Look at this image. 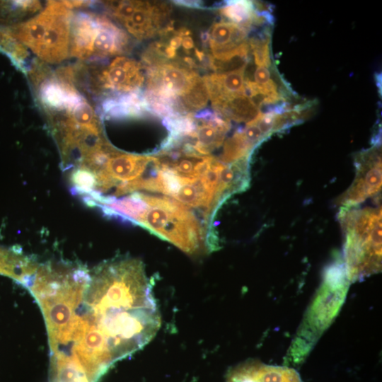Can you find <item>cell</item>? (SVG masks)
<instances>
[{"label": "cell", "mask_w": 382, "mask_h": 382, "mask_svg": "<svg viewBox=\"0 0 382 382\" xmlns=\"http://www.w3.org/2000/svg\"><path fill=\"white\" fill-rule=\"evenodd\" d=\"M64 5L69 9L86 8L88 6L92 1H62Z\"/></svg>", "instance_id": "ffe728a7"}, {"label": "cell", "mask_w": 382, "mask_h": 382, "mask_svg": "<svg viewBox=\"0 0 382 382\" xmlns=\"http://www.w3.org/2000/svg\"><path fill=\"white\" fill-rule=\"evenodd\" d=\"M248 31L229 21H221L214 24L208 33V41L212 57L227 54L246 41Z\"/></svg>", "instance_id": "30bf717a"}, {"label": "cell", "mask_w": 382, "mask_h": 382, "mask_svg": "<svg viewBox=\"0 0 382 382\" xmlns=\"http://www.w3.org/2000/svg\"><path fill=\"white\" fill-rule=\"evenodd\" d=\"M175 2H178L177 4H178L180 5H183V6H189V7H199V3H197V1H175Z\"/></svg>", "instance_id": "cb8c5ba5"}, {"label": "cell", "mask_w": 382, "mask_h": 382, "mask_svg": "<svg viewBox=\"0 0 382 382\" xmlns=\"http://www.w3.org/2000/svg\"><path fill=\"white\" fill-rule=\"evenodd\" d=\"M356 177L350 187L339 197L340 207H355L378 195L381 189V146L374 144L354 157Z\"/></svg>", "instance_id": "5b68a950"}, {"label": "cell", "mask_w": 382, "mask_h": 382, "mask_svg": "<svg viewBox=\"0 0 382 382\" xmlns=\"http://www.w3.org/2000/svg\"><path fill=\"white\" fill-rule=\"evenodd\" d=\"M183 48L185 50H190L194 47V42L191 37L184 36L183 37L182 43Z\"/></svg>", "instance_id": "7402d4cb"}, {"label": "cell", "mask_w": 382, "mask_h": 382, "mask_svg": "<svg viewBox=\"0 0 382 382\" xmlns=\"http://www.w3.org/2000/svg\"><path fill=\"white\" fill-rule=\"evenodd\" d=\"M226 132L211 123L202 121V125L197 126L195 130L188 135L194 141L192 149L195 153L199 156H208L223 143Z\"/></svg>", "instance_id": "2e32d148"}, {"label": "cell", "mask_w": 382, "mask_h": 382, "mask_svg": "<svg viewBox=\"0 0 382 382\" xmlns=\"http://www.w3.org/2000/svg\"><path fill=\"white\" fill-rule=\"evenodd\" d=\"M161 13L150 3L139 1L131 17L122 23L129 33L137 38L150 36L158 28Z\"/></svg>", "instance_id": "5bb4252c"}, {"label": "cell", "mask_w": 382, "mask_h": 382, "mask_svg": "<svg viewBox=\"0 0 382 382\" xmlns=\"http://www.w3.org/2000/svg\"><path fill=\"white\" fill-rule=\"evenodd\" d=\"M37 261L23 255L19 250L0 246V274L21 284L34 271Z\"/></svg>", "instance_id": "4fadbf2b"}, {"label": "cell", "mask_w": 382, "mask_h": 382, "mask_svg": "<svg viewBox=\"0 0 382 382\" xmlns=\"http://www.w3.org/2000/svg\"><path fill=\"white\" fill-rule=\"evenodd\" d=\"M270 39V30L266 29L257 37L250 40L249 45L253 51L255 63L257 66L267 68L272 66Z\"/></svg>", "instance_id": "d6986e66"}, {"label": "cell", "mask_w": 382, "mask_h": 382, "mask_svg": "<svg viewBox=\"0 0 382 382\" xmlns=\"http://www.w3.org/2000/svg\"><path fill=\"white\" fill-rule=\"evenodd\" d=\"M163 54L170 59H173L176 56V50L169 46L163 47Z\"/></svg>", "instance_id": "603a6c76"}, {"label": "cell", "mask_w": 382, "mask_h": 382, "mask_svg": "<svg viewBox=\"0 0 382 382\" xmlns=\"http://www.w3.org/2000/svg\"><path fill=\"white\" fill-rule=\"evenodd\" d=\"M182 40H183V37L181 35H175L170 40V43L168 46L176 50L181 45Z\"/></svg>", "instance_id": "44dd1931"}, {"label": "cell", "mask_w": 382, "mask_h": 382, "mask_svg": "<svg viewBox=\"0 0 382 382\" xmlns=\"http://www.w3.org/2000/svg\"><path fill=\"white\" fill-rule=\"evenodd\" d=\"M254 148L246 140L242 131H238L226 141L221 161L228 164L242 158L250 156Z\"/></svg>", "instance_id": "ac0fdd59"}, {"label": "cell", "mask_w": 382, "mask_h": 382, "mask_svg": "<svg viewBox=\"0 0 382 382\" xmlns=\"http://www.w3.org/2000/svg\"><path fill=\"white\" fill-rule=\"evenodd\" d=\"M55 9L35 54L51 64L59 63L69 54L72 12L62 1H55Z\"/></svg>", "instance_id": "8992f818"}, {"label": "cell", "mask_w": 382, "mask_h": 382, "mask_svg": "<svg viewBox=\"0 0 382 382\" xmlns=\"http://www.w3.org/2000/svg\"><path fill=\"white\" fill-rule=\"evenodd\" d=\"M226 382H302L294 369L249 360L231 368Z\"/></svg>", "instance_id": "ba28073f"}, {"label": "cell", "mask_w": 382, "mask_h": 382, "mask_svg": "<svg viewBox=\"0 0 382 382\" xmlns=\"http://www.w3.org/2000/svg\"><path fill=\"white\" fill-rule=\"evenodd\" d=\"M349 284L343 259L340 257L325 269L319 293L295 342L307 338L306 344L310 345L329 325L345 299Z\"/></svg>", "instance_id": "277c9868"}, {"label": "cell", "mask_w": 382, "mask_h": 382, "mask_svg": "<svg viewBox=\"0 0 382 382\" xmlns=\"http://www.w3.org/2000/svg\"><path fill=\"white\" fill-rule=\"evenodd\" d=\"M195 52H196L197 57H198V59H199V60L203 59L204 54L202 53V52H200V51H199L198 50H195Z\"/></svg>", "instance_id": "d4e9b609"}, {"label": "cell", "mask_w": 382, "mask_h": 382, "mask_svg": "<svg viewBox=\"0 0 382 382\" xmlns=\"http://www.w3.org/2000/svg\"><path fill=\"white\" fill-rule=\"evenodd\" d=\"M249 158L246 156L225 164L220 172L218 195L222 203L231 195L245 190L250 183Z\"/></svg>", "instance_id": "8fae6325"}, {"label": "cell", "mask_w": 382, "mask_h": 382, "mask_svg": "<svg viewBox=\"0 0 382 382\" xmlns=\"http://www.w3.org/2000/svg\"><path fill=\"white\" fill-rule=\"evenodd\" d=\"M343 261L351 282L381 270V207H340Z\"/></svg>", "instance_id": "7a4b0ae2"}, {"label": "cell", "mask_w": 382, "mask_h": 382, "mask_svg": "<svg viewBox=\"0 0 382 382\" xmlns=\"http://www.w3.org/2000/svg\"><path fill=\"white\" fill-rule=\"evenodd\" d=\"M128 45L127 34L105 17L96 14L92 58L121 54Z\"/></svg>", "instance_id": "9c48e42d"}, {"label": "cell", "mask_w": 382, "mask_h": 382, "mask_svg": "<svg viewBox=\"0 0 382 382\" xmlns=\"http://www.w3.org/2000/svg\"><path fill=\"white\" fill-rule=\"evenodd\" d=\"M249 43L245 41L233 51L219 57H210V65L217 74L244 69L249 62Z\"/></svg>", "instance_id": "e0dca14e"}, {"label": "cell", "mask_w": 382, "mask_h": 382, "mask_svg": "<svg viewBox=\"0 0 382 382\" xmlns=\"http://www.w3.org/2000/svg\"><path fill=\"white\" fill-rule=\"evenodd\" d=\"M145 207L134 224L149 230L188 254L208 246L195 215L175 199L141 193Z\"/></svg>", "instance_id": "3957f363"}, {"label": "cell", "mask_w": 382, "mask_h": 382, "mask_svg": "<svg viewBox=\"0 0 382 382\" xmlns=\"http://www.w3.org/2000/svg\"><path fill=\"white\" fill-rule=\"evenodd\" d=\"M102 110L106 117L123 118L141 116L147 110L144 96L136 91L105 99Z\"/></svg>", "instance_id": "7c38bea8"}, {"label": "cell", "mask_w": 382, "mask_h": 382, "mask_svg": "<svg viewBox=\"0 0 382 382\" xmlns=\"http://www.w3.org/2000/svg\"><path fill=\"white\" fill-rule=\"evenodd\" d=\"M50 358L66 359L90 382L155 336L161 316L144 266L125 257L90 270L76 265L40 298Z\"/></svg>", "instance_id": "6da1fadb"}, {"label": "cell", "mask_w": 382, "mask_h": 382, "mask_svg": "<svg viewBox=\"0 0 382 382\" xmlns=\"http://www.w3.org/2000/svg\"><path fill=\"white\" fill-rule=\"evenodd\" d=\"M143 81L140 66L137 62L118 57L97 74L96 84L103 89L127 93L139 91Z\"/></svg>", "instance_id": "52a82bcc"}, {"label": "cell", "mask_w": 382, "mask_h": 382, "mask_svg": "<svg viewBox=\"0 0 382 382\" xmlns=\"http://www.w3.org/2000/svg\"><path fill=\"white\" fill-rule=\"evenodd\" d=\"M184 59L189 65H195V62L190 57H185Z\"/></svg>", "instance_id": "484cf974"}, {"label": "cell", "mask_w": 382, "mask_h": 382, "mask_svg": "<svg viewBox=\"0 0 382 382\" xmlns=\"http://www.w3.org/2000/svg\"><path fill=\"white\" fill-rule=\"evenodd\" d=\"M214 108L217 112L229 120L247 124L253 122L262 114L260 109L243 95L228 98Z\"/></svg>", "instance_id": "9a60e30c"}]
</instances>
